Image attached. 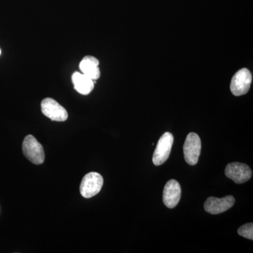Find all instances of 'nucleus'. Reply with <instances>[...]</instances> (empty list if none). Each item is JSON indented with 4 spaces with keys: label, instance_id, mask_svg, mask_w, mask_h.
Segmentation results:
<instances>
[{
    "label": "nucleus",
    "instance_id": "obj_7",
    "mask_svg": "<svg viewBox=\"0 0 253 253\" xmlns=\"http://www.w3.org/2000/svg\"><path fill=\"white\" fill-rule=\"evenodd\" d=\"M225 174L236 184H244L251 179L252 170L244 163H232L226 166Z\"/></svg>",
    "mask_w": 253,
    "mask_h": 253
},
{
    "label": "nucleus",
    "instance_id": "obj_10",
    "mask_svg": "<svg viewBox=\"0 0 253 253\" xmlns=\"http://www.w3.org/2000/svg\"><path fill=\"white\" fill-rule=\"evenodd\" d=\"M99 60L94 56H86L80 63V68L82 73L91 78L93 81H96L100 78Z\"/></svg>",
    "mask_w": 253,
    "mask_h": 253
},
{
    "label": "nucleus",
    "instance_id": "obj_4",
    "mask_svg": "<svg viewBox=\"0 0 253 253\" xmlns=\"http://www.w3.org/2000/svg\"><path fill=\"white\" fill-rule=\"evenodd\" d=\"M174 137L171 133L166 132L160 138L153 156V163L159 166L166 162L172 150Z\"/></svg>",
    "mask_w": 253,
    "mask_h": 253
},
{
    "label": "nucleus",
    "instance_id": "obj_5",
    "mask_svg": "<svg viewBox=\"0 0 253 253\" xmlns=\"http://www.w3.org/2000/svg\"><path fill=\"white\" fill-rule=\"evenodd\" d=\"M183 149L186 162L190 166L197 164L201 151V141L199 136L194 132L188 134Z\"/></svg>",
    "mask_w": 253,
    "mask_h": 253
},
{
    "label": "nucleus",
    "instance_id": "obj_2",
    "mask_svg": "<svg viewBox=\"0 0 253 253\" xmlns=\"http://www.w3.org/2000/svg\"><path fill=\"white\" fill-rule=\"evenodd\" d=\"M104 184L102 176L97 172H91L83 177L80 186V192L85 199H90L99 194Z\"/></svg>",
    "mask_w": 253,
    "mask_h": 253
},
{
    "label": "nucleus",
    "instance_id": "obj_3",
    "mask_svg": "<svg viewBox=\"0 0 253 253\" xmlns=\"http://www.w3.org/2000/svg\"><path fill=\"white\" fill-rule=\"evenodd\" d=\"M252 75L247 68H242L233 76L230 89L231 93L236 96L247 94L252 83Z\"/></svg>",
    "mask_w": 253,
    "mask_h": 253
},
{
    "label": "nucleus",
    "instance_id": "obj_1",
    "mask_svg": "<svg viewBox=\"0 0 253 253\" xmlns=\"http://www.w3.org/2000/svg\"><path fill=\"white\" fill-rule=\"evenodd\" d=\"M23 153L28 161L35 165H41L45 159L44 149L33 135L26 136L22 146Z\"/></svg>",
    "mask_w": 253,
    "mask_h": 253
},
{
    "label": "nucleus",
    "instance_id": "obj_11",
    "mask_svg": "<svg viewBox=\"0 0 253 253\" xmlns=\"http://www.w3.org/2000/svg\"><path fill=\"white\" fill-rule=\"evenodd\" d=\"M72 81L75 89L81 94H89L94 87V81L83 73H73Z\"/></svg>",
    "mask_w": 253,
    "mask_h": 253
},
{
    "label": "nucleus",
    "instance_id": "obj_12",
    "mask_svg": "<svg viewBox=\"0 0 253 253\" xmlns=\"http://www.w3.org/2000/svg\"><path fill=\"white\" fill-rule=\"evenodd\" d=\"M238 233L240 236L246 238V239L253 240V223H248V224H244L238 229Z\"/></svg>",
    "mask_w": 253,
    "mask_h": 253
},
{
    "label": "nucleus",
    "instance_id": "obj_9",
    "mask_svg": "<svg viewBox=\"0 0 253 253\" xmlns=\"http://www.w3.org/2000/svg\"><path fill=\"white\" fill-rule=\"evenodd\" d=\"M181 189L179 182L171 179L166 183L163 190V203L168 208H175L181 199Z\"/></svg>",
    "mask_w": 253,
    "mask_h": 253
},
{
    "label": "nucleus",
    "instance_id": "obj_6",
    "mask_svg": "<svg viewBox=\"0 0 253 253\" xmlns=\"http://www.w3.org/2000/svg\"><path fill=\"white\" fill-rule=\"evenodd\" d=\"M42 112L51 121L63 122L68 118V112L54 99L46 98L41 103Z\"/></svg>",
    "mask_w": 253,
    "mask_h": 253
},
{
    "label": "nucleus",
    "instance_id": "obj_13",
    "mask_svg": "<svg viewBox=\"0 0 253 253\" xmlns=\"http://www.w3.org/2000/svg\"><path fill=\"white\" fill-rule=\"evenodd\" d=\"M0 55H1V49H0Z\"/></svg>",
    "mask_w": 253,
    "mask_h": 253
},
{
    "label": "nucleus",
    "instance_id": "obj_8",
    "mask_svg": "<svg viewBox=\"0 0 253 253\" xmlns=\"http://www.w3.org/2000/svg\"><path fill=\"white\" fill-rule=\"evenodd\" d=\"M235 204L234 196H227L222 199L210 197L204 204L205 211L212 214H218L224 212L233 207Z\"/></svg>",
    "mask_w": 253,
    "mask_h": 253
}]
</instances>
